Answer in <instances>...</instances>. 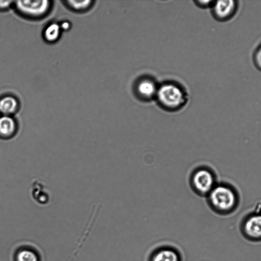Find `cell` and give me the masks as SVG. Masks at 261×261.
I'll return each mask as SVG.
<instances>
[{
  "label": "cell",
  "mask_w": 261,
  "mask_h": 261,
  "mask_svg": "<svg viewBox=\"0 0 261 261\" xmlns=\"http://www.w3.org/2000/svg\"><path fill=\"white\" fill-rule=\"evenodd\" d=\"M155 97L163 109L170 112L179 110L186 102L184 91L172 83H165L158 87Z\"/></svg>",
  "instance_id": "1"
},
{
  "label": "cell",
  "mask_w": 261,
  "mask_h": 261,
  "mask_svg": "<svg viewBox=\"0 0 261 261\" xmlns=\"http://www.w3.org/2000/svg\"><path fill=\"white\" fill-rule=\"evenodd\" d=\"M190 188L198 195L208 194L213 189L214 177L206 168H199L194 170L189 176Z\"/></svg>",
  "instance_id": "2"
},
{
  "label": "cell",
  "mask_w": 261,
  "mask_h": 261,
  "mask_svg": "<svg viewBox=\"0 0 261 261\" xmlns=\"http://www.w3.org/2000/svg\"><path fill=\"white\" fill-rule=\"evenodd\" d=\"M209 200L212 205L220 211L226 212L232 208L236 198L234 192L229 188L220 186L211 190L208 193Z\"/></svg>",
  "instance_id": "3"
},
{
  "label": "cell",
  "mask_w": 261,
  "mask_h": 261,
  "mask_svg": "<svg viewBox=\"0 0 261 261\" xmlns=\"http://www.w3.org/2000/svg\"><path fill=\"white\" fill-rule=\"evenodd\" d=\"M17 10L21 14L30 18L42 17L48 12L50 2L44 1H18L14 2Z\"/></svg>",
  "instance_id": "4"
},
{
  "label": "cell",
  "mask_w": 261,
  "mask_h": 261,
  "mask_svg": "<svg viewBox=\"0 0 261 261\" xmlns=\"http://www.w3.org/2000/svg\"><path fill=\"white\" fill-rule=\"evenodd\" d=\"M237 8V2L233 0L214 1L212 5L214 16L220 20H225L230 18L234 14Z\"/></svg>",
  "instance_id": "5"
},
{
  "label": "cell",
  "mask_w": 261,
  "mask_h": 261,
  "mask_svg": "<svg viewBox=\"0 0 261 261\" xmlns=\"http://www.w3.org/2000/svg\"><path fill=\"white\" fill-rule=\"evenodd\" d=\"M158 86L153 80L144 78L140 80L137 85L136 90L138 95L141 99L150 100L155 97Z\"/></svg>",
  "instance_id": "6"
},
{
  "label": "cell",
  "mask_w": 261,
  "mask_h": 261,
  "mask_svg": "<svg viewBox=\"0 0 261 261\" xmlns=\"http://www.w3.org/2000/svg\"><path fill=\"white\" fill-rule=\"evenodd\" d=\"M18 125L12 116L3 115L0 117V138L11 139L17 134Z\"/></svg>",
  "instance_id": "7"
},
{
  "label": "cell",
  "mask_w": 261,
  "mask_h": 261,
  "mask_svg": "<svg viewBox=\"0 0 261 261\" xmlns=\"http://www.w3.org/2000/svg\"><path fill=\"white\" fill-rule=\"evenodd\" d=\"M31 194L33 199L41 204H46L51 199L50 192L42 182L38 179H35L32 182Z\"/></svg>",
  "instance_id": "8"
},
{
  "label": "cell",
  "mask_w": 261,
  "mask_h": 261,
  "mask_svg": "<svg viewBox=\"0 0 261 261\" xmlns=\"http://www.w3.org/2000/svg\"><path fill=\"white\" fill-rule=\"evenodd\" d=\"M245 233L252 239L261 238V215H254L249 217L244 225Z\"/></svg>",
  "instance_id": "9"
},
{
  "label": "cell",
  "mask_w": 261,
  "mask_h": 261,
  "mask_svg": "<svg viewBox=\"0 0 261 261\" xmlns=\"http://www.w3.org/2000/svg\"><path fill=\"white\" fill-rule=\"evenodd\" d=\"M19 102L12 96H7L0 100V112L3 115L12 116L18 110Z\"/></svg>",
  "instance_id": "10"
},
{
  "label": "cell",
  "mask_w": 261,
  "mask_h": 261,
  "mask_svg": "<svg viewBox=\"0 0 261 261\" xmlns=\"http://www.w3.org/2000/svg\"><path fill=\"white\" fill-rule=\"evenodd\" d=\"M151 261H179L177 253L171 249L165 248L155 252Z\"/></svg>",
  "instance_id": "11"
},
{
  "label": "cell",
  "mask_w": 261,
  "mask_h": 261,
  "mask_svg": "<svg viewBox=\"0 0 261 261\" xmlns=\"http://www.w3.org/2000/svg\"><path fill=\"white\" fill-rule=\"evenodd\" d=\"M61 30L60 24L51 23L48 25L44 30V39L48 42L53 43L57 41L61 34Z\"/></svg>",
  "instance_id": "12"
},
{
  "label": "cell",
  "mask_w": 261,
  "mask_h": 261,
  "mask_svg": "<svg viewBox=\"0 0 261 261\" xmlns=\"http://www.w3.org/2000/svg\"><path fill=\"white\" fill-rule=\"evenodd\" d=\"M92 1H68L66 3L68 7L74 11H84L89 9L92 5Z\"/></svg>",
  "instance_id": "13"
},
{
  "label": "cell",
  "mask_w": 261,
  "mask_h": 261,
  "mask_svg": "<svg viewBox=\"0 0 261 261\" xmlns=\"http://www.w3.org/2000/svg\"><path fill=\"white\" fill-rule=\"evenodd\" d=\"M17 261H39L37 254L33 250L22 249L16 255Z\"/></svg>",
  "instance_id": "14"
},
{
  "label": "cell",
  "mask_w": 261,
  "mask_h": 261,
  "mask_svg": "<svg viewBox=\"0 0 261 261\" xmlns=\"http://www.w3.org/2000/svg\"><path fill=\"white\" fill-rule=\"evenodd\" d=\"M254 62L256 66L261 70V45L255 53Z\"/></svg>",
  "instance_id": "15"
},
{
  "label": "cell",
  "mask_w": 261,
  "mask_h": 261,
  "mask_svg": "<svg viewBox=\"0 0 261 261\" xmlns=\"http://www.w3.org/2000/svg\"><path fill=\"white\" fill-rule=\"evenodd\" d=\"M14 3L11 1H0V9H6L10 7Z\"/></svg>",
  "instance_id": "16"
},
{
  "label": "cell",
  "mask_w": 261,
  "mask_h": 261,
  "mask_svg": "<svg viewBox=\"0 0 261 261\" xmlns=\"http://www.w3.org/2000/svg\"><path fill=\"white\" fill-rule=\"evenodd\" d=\"M214 1H196V3L197 4L199 5V6L201 7H206L209 5L212 6L213 4L214 3Z\"/></svg>",
  "instance_id": "17"
},
{
  "label": "cell",
  "mask_w": 261,
  "mask_h": 261,
  "mask_svg": "<svg viewBox=\"0 0 261 261\" xmlns=\"http://www.w3.org/2000/svg\"><path fill=\"white\" fill-rule=\"evenodd\" d=\"M60 27L61 31H67L71 27V24L69 22L67 21H63L60 24Z\"/></svg>",
  "instance_id": "18"
}]
</instances>
